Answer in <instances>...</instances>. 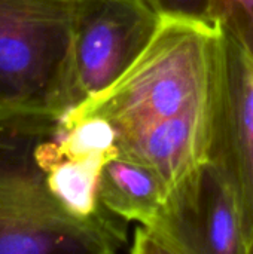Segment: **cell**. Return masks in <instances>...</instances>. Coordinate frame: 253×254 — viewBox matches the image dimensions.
<instances>
[{
    "label": "cell",
    "instance_id": "1",
    "mask_svg": "<svg viewBox=\"0 0 253 254\" xmlns=\"http://www.w3.org/2000/svg\"><path fill=\"white\" fill-rule=\"evenodd\" d=\"M57 125L46 115L0 113V254L118 253L128 222L106 208L78 217L48 186L36 150Z\"/></svg>",
    "mask_w": 253,
    "mask_h": 254
},
{
    "label": "cell",
    "instance_id": "2",
    "mask_svg": "<svg viewBox=\"0 0 253 254\" xmlns=\"http://www.w3.org/2000/svg\"><path fill=\"white\" fill-rule=\"evenodd\" d=\"M222 52L218 25L161 18L137 60L106 89L69 109L72 118L98 116L118 134L207 107Z\"/></svg>",
    "mask_w": 253,
    "mask_h": 254
},
{
    "label": "cell",
    "instance_id": "3",
    "mask_svg": "<svg viewBox=\"0 0 253 254\" xmlns=\"http://www.w3.org/2000/svg\"><path fill=\"white\" fill-rule=\"evenodd\" d=\"M84 0H0V113L61 118L75 106L73 43Z\"/></svg>",
    "mask_w": 253,
    "mask_h": 254
},
{
    "label": "cell",
    "instance_id": "4",
    "mask_svg": "<svg viewBox=\"0 0 253 254\" xmlns=\"http://www.w3.org/2000/svg\"><path fill=\"white\" fill-rule=\"evenodd\" d=\"M134 254H248L234 192L224 174L204 162L167 195L160 217L139 225Z\"/></svg>",
    "mask_w": 253,
    "mask_h": 254
},
{
    "label": "cell",
    "instance_id": "5",
    "mask_svg": "<svg viewBox=\"0 0 253 254\" xmlns=\"http://www.w3.org/2000/svg\"><path fill=\"white\" fill-rule=\"evenodd\" d=\"M207 162L224 174L234 192L246 250L252 254L253 60L224 31Z\"/></svg>",
    "mask_w": 253,
    "mask_h": 254
},
{
    "label": "cell",
    "instance_id": "6",
    "mask_svg": "<svg viewBox=\"0 0 253 254\" xmlns=\"http://www.w3.org/2000/svg\"><path fill=\"white\" fill-rule=\"evenodd\" d=\"M160 22L145 0H84L73 43L75 106L110 86L143 52Z\"/></svg>",
    "mask_w": 253,
    "mask_h": 254
},
{
    "label": "cell",
    "instance_id": "7",
    "mask_svg": "<svg viewBox=\"0 0 253 254\" xmlns=\"http://www.w3.org/2000/svg\"><path fill=\"white\" fill-rule=\"evenodd\" d=\"M210 109L212 103L118 134L116 155L151 168L161 179L169 195L188 174L207 162Z\"/></svg>",
    "mask_w": 253,
    "mask_h": 254
},
{
    "label": "cell",
    "instance_id": "8",
    "mask_svg": "<svg viewBox=\"0 0 253 254\" xmlns=\"http://www.w3.org/2000/svg\"><path fill=\"white\" fill-rule=\"evenodd\" d=\"M166 196L161 179L142 164L115 155L101 170L100 204L125 222L152 225L161 214Z\"/></svg>",
    "mask_w": 253,
    "mask_h": 254
},
{
    "label": "cell",
    "instance_id": "9",
    "mask_svg": "<svg viewBox=\"0 0 253 254\" xmlns=\"http://www.w3.org/2000/svg\"><path fill=\"white\" fill-rule=\"evenodd\" d=\"M52 137L45 138L36 150L37 161L46 173L48 186L61 205L78 217H92L104 207L98 199L100 174L115 155L61 158L55 153Z\"/></svg>",
    "mask_w": 253,
    "mask_h": 254
},
{
    "label": "cell",
    "instance_id": "10",
    "mask_svg": "<svg viewBox=\"0 0 253 254\" xmlns=\"http://www.w3.org/2000/svg\"><path fill=\"white\" fill-rule=\"evenodd\" d=\"M210 19L253 60V0H210Z\"/></svg>",
    "mask_w": 253,
    "mask_h": 254
},
{
    "label": "cell",
    "instance_id": "11",
    "mask_svg": "<svg viewBox=\"0 0 253 254\" xmlns=\"http://www.w3.org/2000/svg\"><path fill=\"white\" fill-rule=\"evenodd\" d=\"M161 18L185 19L213 25L210 19V0H145Z\"/></svg>",
    "mask_w": 253,
    "mask_h": 254
},
{
    "label": "cell",
    "instance_id": "12",
    "mask_svg": "<svg viewBox=\"0 0 253 254\" xmlns=\"http://www.w3.org/2000/svg\"><path fill=\"white\" fill-rule=\"evenodd\" d=\"M252 254H253V252H252Z\"/></svg>",
    "mask_w": 253,
    "mask_h": 254
}]
</instances>
